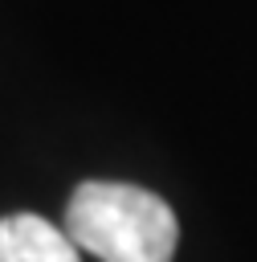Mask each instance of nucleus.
Segmentation results:
<instances>
[{
	"instance_id": "nucleus-2",
	"label": "nucleus",
	"mask_w": 257,
	"mask_h": 262,
	"mask_svg": "<svg viewBox=\"0 0 257 262\" xmlns=\"http://www.w3.org/2000/svg\"><path fill=\"white\" fill-rule=\"evenodd\" d=\"M0 262H82L69 233L37 213L0 217Z\"/></svg>"
},
{
	"instance_id": "nucleus-1",
	"label": "nucleus",
	"mask_w": 257,
	"mask_h": 262,
	"mask_svg": "<svg viewBox=\"0 0 257 262\" xmlns=\"http://www.w3.org/2000/svg\"><path fill=\"white\" fill-rule=\"evenodd\" d=\"M69 242L98 262H171L179 221L163 196L139 184L86 180L65 205Z\"/></svg>"
}]
</instances>
